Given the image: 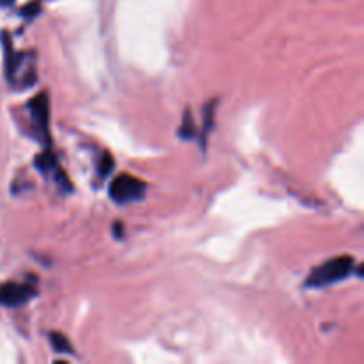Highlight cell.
Segmentation results:
<instances>
[{
  "instance_id": "1",
  "label": "cell",
  "mask_w": 364,
  "mask_h": 364,
  "mask_svg": "<svg viewBox=\"0 0 364 364\" xmlns=\"http://www.w3.org/2000/svg\"><path fill=\"white\" fill-rule=\"evenodd\" d=\"M4 45V64H6V78L9 85L16 91L31 89L38 80V70H36V53L34 52H16L13 48V41L2 34Z\"/></svg>"
},
{
  "instance_id": "2",
  "label": "cell",
  "mask_w": 364,
  "mask_h": 364,
  "mask_svg": "<svg viewBox=\"0 0 364 364\" xmlns=\"http://www.w3.org/2000/svg\"><path fill=\"white\" fill-rule=\"evenodd\" d=\"M355 259L352 256H338L323 262L322 265L315 267L308 277H306V287L308 288H326L329 284L343 281L350 276L355 269Z\"/></svg>"
},
{
  "instance_id": "3",
  "label": "cell",
  "mask_w": 364,
  "mask_h": 364,
  "mask_svg": "<svg viewBox=\"0 0 364 364\" xmlns=\"http://www.w3.org/2000/svg\"><path fill=\"white\" fill-rule=\"evenodd\" d=\"M148 185L132 174H119L114 178L109 185V196L117 205H128V203L141 201L146 194Z\"/></svg>"
},
{
  "instance_id": "4",
  "label": "cell",
  "mask_w": 364,
  "mask_h": 364,
  "mask_svg": "<svg viewBox=\"0 0 364 364\" xmlns=\"http://www.w3.org/2000/svg\"><path fill=\"white\" fill-rule=\"evenodd\" d=\"M27 112L28 119H31V128L32 134L38 141L48 144L50 142V103H48V95L46 92H41L36 98H32L31 102L27 103Z\"/></svg>"
},
{
  "instance_id": "5",
  "label": "cell",
  "mask_w": 364,
  "mask_h": 364,
  "mask_svg": "<svg viewBox=\"0 0 364 364\" xmlns=\"http://www.w3.org/2000/svg\"><path fill=\"white\" fill-rule=\"evenodd\" d=\"M38 295L34 281H6L0 284V306L4 308H18L27 304Z\"/></svg>"
},
{
  "instance_id": "6",
  "label": "cell",
  "mask_w": 364,
  "mask_h": 364,
  "mask_svg": "<svg viewBox=\"0 0 364 364\" xmlns=\"http://www.w3.org/2000/svg\"><path fill=\"white\" fill-rule=\"evenodd\" d=\"M34 164H36V169H38L39 173L46 178V180H52L60 192L71 191L70 180H68L66 173H64L63 167H60L55 153L50 151V149H45L41 155L36 156Z\"/></svg>"
},
{
  "instance_id": "7",
  "label": "cell",
  "mask_w": 364,
  "mask_h": 364,
  "mask_svg": "<svg viewBox=\"0 0 364 364\" xmlns=\"http://www.w3.org/2000/svg\"><path fill=\"white\" fill-rule=\"evenodd\" d=\"M215 105H217V100H212L210 103L205 105V112H203V130L199 132V142H201V148H206V139H208L210 130L213 127V116H215Z\"/></svg>"
},
{
  "instance_id": "8",
  "label": "cell",
  "mask_w": 364,
  "mask_h": 364,
  "mask_svg": "<svg viewBox=\"0 0 364 364\" xmlns=\"http://www.w3.org/2000/svg\"><path fill=\"white\" fill-rule=\"evenodd\" d=\"M178 135L185 141H191V139H198V128H196L194 119H192L191 110H185L183 119H181L180 130H178Z\"/></svg>"
},
{
  "instance_id": "9",
  "label": "cell",
  "mask_w": 364,
  "mask_h": 364,
  "mask_svg": "<svg viewBox=\"0 0 364 364\" xmlns=\"http://www.w3.org/2000/svg\"><path fill=\"white\" fill-rule=\"evenodd\" d=\"M50 341H52V347L53 350L59 352V354H75L73 347H71L70 340H68L64 334L60 333H50Z\"/></svg>"
},
{
  "instance_id": "10",
  "label": "cell",
  "mask_w": 364,
  "mask_h": 364,
  "mask_svg": "<svg viewBox=\"0 0 364 364\" xmlns=\"http://www.w3.org/2000/svg\"><path fill=\"white\" fill-rule=\"evenodd\" d=\"M112 167H114V159H112V155L105 151V153H103V155H102V159H100V162H98V174H100V178L109 176L110 171H112Z\"/></svg>"
},
{
  "instance_id": "11",
  "label": "cell",
  "mask_w": 364,
  "mask_h": 364,
  "mask_svg": "<svg viewBox=\"0 0 364 364\" xmlns=\"http://www.w3.org/2000/svg\"><path fill=\"white\" fill-rule=\"evenodd\" d=\"M39 7H41L39 0H32L31 4H27V6H25L23 9H21V14H23L25 18H28V20H31V18H34L36 14L39 13Z\"/></svg>"
},
{
  "instance_id": "12",
  "label": "cell",
  "mask_w": 364,
  "mask_h": 364,
  "mask_svg": "<svg viewBox=\"0 0 364 364\" xmlns=\"http://www.w3.org/2000/svg\"><path fill=\"white\" fill-rule=\"evenodd\" d=\"M121 228H123V224H121V223L114 224V235H116V238L123 237V231H121Z\"/></svg>"
},
{
  "instance_id": "13",
  "label": "cell",
  "mask_w": 364,
  "mask_h": 364,
  "mask_svg": "<svg viewBox=\"0 0 364 364\" xmlns=\"http://www.w3.org/2000/svg\"><path fill=\"white\" fill-rule=\"evenodd\" d=\"M14 4V0H0V6L2 7H9V6H13Z\"/></svg>"
}]
</instances>
